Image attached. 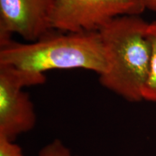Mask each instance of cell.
Returning <instances> with one entry per match:
<instances>
[{"mask_svg": "<svg viewBox=\"0 0 156 156\" xmlns=\"http://www.w3.org/2000/svg\"><path fill=\"white\" fill-rule=\"evenodd\" d=\"M0 156H23L22 149L12 141L0 136Z\"/></svg>", "mask_w": 156, "mask_h": 156, "instance_id": "8", "label": "cell"}, {"mask_svg": "<svg viewBox=\"0 0 156 156\" xmlns=\"http://www.w3.org/2000/svg\"><path fill=\"white\" fill-rule=\"evenodd\" d=\"M39 156H73L69 149L58 140L46 145L39 153Z\"/></svg>", "mask_w": 156, "mask_h": 156, "instance_id": "7", "label": "cell"}, {"mask_svg": "<svg viewBox=\"0 0 156 156\" xmlns=\"http://www.w3.org/2000/svg\"><path fill=\"white\" fill-rule=\"evenodd\" d=\"M0 65L44 74L52 69H84L99 76L108 69V59L98 31L54 30L34 42L11 40L0 44Z\"/></svg>", "mask_w": 156, "mask_h": 156, "instance_id": "1", "label": "cell"}, {"mask_svg": "<svg viewBox=\"0 0 156 156\" xmlns=\"http://www.w3.org/2000/svg\"><path fill=\"white\" fill-rule=\"evenodd\" d=\"M145 9L156 12V0H141Z\"/></svg>", "mask_w": 156, "mask_h": 156, "instance_id": "9", "label": "cell"}, {"mask_svg": "<svg viewBox=\"0 0 156 156\" xmlns=\"http://www.w3.org/2000/svg\"><path fill=\"white\" fill-rule=\"evenodd\" d=\"M148 34L151 44V55L147 79L142 89V100L156 103V20L150 23Z\"/></svg>", "mask_w": 156, "mask_h": 156, "instance_id": "6", "label": "cell"}, {"mask_svg": "<svg viewBox=\"0 0 156 156\" xmlns=\"http://www.w3.org/2000/svg\"><path fill=\"white\" fill-rule=\"evenodd\" d=\"M149 24L140 15H124L98 31L108 59V69L99 76L100 83L129 102L142 100L151 55Z\"/></svg>", "mask_w": 156, "mask_h": 156, "instance_id": "2", "label": "cell"}, {"mask_svg": "<svg viewBox=\"0 0 156 156\" xmlns=\"http://www.w3.org/2000/svg\"><path fill=\"white\" fill-rule=\"evenodd\" d=\"M46 79L44 74L0 65V136L13 142L34 127V104L23 89L44 84Z\"/></svg>", "mask_w": 156, "mask_h": 156, "instance_id": "3", "label": "cell"}, {"mask_svg": "<svg viewBox=\"0 0 156 156\" xmlns=\"http://www.w3.org/2000/svg\"><path fill=\"white\" fill-rule=\"evenodd\" d=\"M145 10L141 0H54L52 25L62 32L99 31L116 17Z\"/></svg>", "mask_w": 156, "mask_h": 156, "instance_id": "4", "label": "cell"}, {"mask_svg": "<svg viewBox=\"0 0 156 156\" xmlns=\"http://www.w3.org/2000/svg\"><path fill=\"white\" fill-rule=\"evenodd\" d=\"M54 0H0V44L12 35L34 42L54 30Z\"/></svg>", "mask_w": 156, "mask_h": 156, "instance_id": "5", "label": "cell"}]
</instances>
